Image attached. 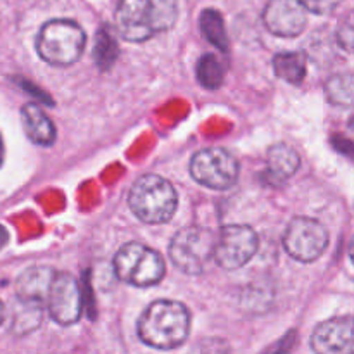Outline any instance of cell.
I'll return each mask as SVG.
<instances>
[{"label":"cell","instance_id":"20","mask_svg":"<svg viewBox=\"0 0 354 354\" xmlns=\"http://www.w3.org/2000/svg\"><path fill=\"white\" fill-rule=\"evenodd\" d=\"M118 55H120V47H118L116 38L113 37L109 28L104 26L97 33L95 47H93V61L100 69H107L113 66Z\"/></svg>","mask_w":354,"mask_h":354},{"label":"cell","instance_id":"6","mask_svg":"<svg viewBox=\"0 0 354 354\" xmlns=\"http://www.w3.org/2000/svg\"><path fill=\"white\" fill-rule=\"evenodd\" d=\"M190 173L196 182L207 189L227 190L237 182L239 162L227 149L207 147L194 154Z\"/></svg>","mask_w":354,"mask_h":354},{"label":"cell","instance_id":"18","mask_svg":"<svg viewBox=\"0 0 354 354\" xmlns=\"http://www.w3.org/2000/svg\"><path fill=\"white\" fill-rule=\"evenodd\" d=\"M327 99L334 106H354V75L353 73H337L325 83Z\"/></svg>","mask_w":354,"mask_h":354},{"label":"cell","instance_id":"14","mask_svg":"<svg viewBox=\"0 0 354 354\" xmlns=\"http://www.w3.org/2000/svg\"><path fill=\"white\" fill-rule=\"evenodd\" d=\"M55 273L57 272L48 266H33V268L24 270L16 280L17 297L47 303Z\"/></svg>","mask_w":354,"mask_h":354},{"label":"cell","instance_id":"26","mask_svg":"<svg viewBox=\"0 0 354 354\" xmlns=\"http://www.w3.org/2000/svg\"><path fill=\"white\" fill-rule=\"evenodd\" d=\"M2 322H3V304L2 301H0V325H2Z\"/></svg>","mask_w":354,"mask_h":354},{"label":"cell","instance_id":"21","mask_svg":"<svg viewBox=\"0 0 354 354\" xmlns=\"http://www.w3.org/2000/svg\"><path fill=\"white\" fill-rule=\"evenodd\" d=\"M223 64L214 54H206L197 62V78L204 88L216 90L223 83Z\"/></svg>","mask_w":354,"mask_h":354},{"label":"cell","instance_id":"7","mask_svg":"<svg viewBox=\"0 0 354 354\" xmlns=\"http://www.w3.org/2000/svg\"><path fill=\"white\" fill-rule=\"evenodd\" d=\"M328 245V232L313 218L297 216L283 234V248L296 261L311 263L320 258Z\"/></svg>","mask_w":354,"mask_h":354},{"label":"cell","instance_id":"13","mask_svg":"<svg viewBox=\"0 0 354 354\" xmlns=\"http://www.w3.org/2000/svg\"><path fill=\"white\" fill-rule=\"evenodd\" d=\"M301 158L290 145L277 144L270 147L266 169L261 173V178L266 185L280 187L299 169Z\"/></svg>","mask_w":354,"mask_h":354},{"label":"cell","instance_id":"9","mask_svg":"<svg viewBox=\"0 0 354 354\" xmlns=\"http://www.w3.org/2000/svg\"><path fill=\"white\" fill-rule=\"evenodd\" d=\"M116 28L123 40L140 44L159 33L154 0H120Z\"/></svg>","mask_w":354,"mask_h":354},{"label":"cell","instance_id":"11","mask_svg":"<svg viewBox=\"0 0 354 354\" xmlns=\"http://www.w3.org/2000/svg\"><path fill=\"white\" fill-rule=\"evenodd\" d=\"M263 23L277 37L294 38L306 28V7L299 0H270L263 10Z\"/></svg>","mask_w":354,"mask_h":354},{"label":"cell","instance_id":"1","mask_svg":"<svg viewBox=\"0 0 354 354\" xmlns=\"http://www.w3.org/2000/svg\"><path fill=\"white\" fill-rule=\"evenodd\" d=\"M137 332L140 341L151 348L175 349L189 337L190 313L178 301H156L140 317Z\"/></svg>","mask_w":354,"mask_h":354},{"label":"cell","instance_id":"12","mask_svg":"<svg viewBox=\"0 0 354 354\" xmlns=\"http://www.w3.org/2000/svg\"><path fill=\"white\" fill-rule=\"evenodd\" d=\"M311 348L320 354L354 353V318L337 317L318 325L311 335Z\"/></svg>","mask_w":354,"mask_h":354},{"label":"cell","instance_id":"24","mask_svg":"<svg viewBox=\"0 0 354 354\" xmlns=\"http://www.w3.org/2000/svg\"><path fill=\"white\" fill-rule=\"evenodd\" d=\"M7 242H9V234H7L6 228H3L2 225H0V249L6 248Z\"/></svg>","mask_w":354,"mask_h":354},{"label":"cell","instance_id":"25","mask_svg":"<svg viewBox=\"0 0 354 354\" xmlns=\"http://www.w3.org/2000/svg\"><path fill=\"white\" fill-rule=\"evenodd\" d=\"M349 256H351V261L354 263V237L351 241V245H349Z\"/></svg>","mask_w":354,"mask_h":354},{"label":"cell","instance_id":"17","mask_svg":"<svg viewBox=\"0 0 354 354\" xmlns=\"http://www.w3.org/2000/svg\"><path fill=\"white\" fill-rule=\"evenodd\" d=\"M273 71L279 78L299 85L306 76V54L304 52H282L273 57Z\"/></svg>","mask_w":354,"mask_h":354},{"label":"cell","instance_id":"10","mask_svg":"<svg viewBox=\"0 0 354 354\" xmlns=\"http://www.w3.org/2000/svg\"><path fill=\"white\" fill-rule=\"evenodd\" d=\"M48 313L57 324L73 325L80 320L83 310L80 283L71 273H55L47 297Z\"/></svg>","mask_w":354,"mask_h":354},{"label":"cell","instance_id":"5","mask_svg":"<svg viewBox=\"0 0 354 354\" xmlns=\"http://www.w3.org/2000/svg\"><path fill=\"white\" fill-rule=\"evenodd\" d=\"M216 237L213 232L201 227L180 230L169 244V258L176 268L187 275H199L211 258H214Z\"/></svg>","mask_w":354,"mask_h":354},{"label":"cell","instance_id":"16","mask_svg":"<svg viewBox=\"0 0 354 354\" xmlns=\"http://www.w3.org/2000/svg\"><path fill=\"white\" fill-rule=\"evenodd\" d=\"M41 320H44V303L17 297L16 303H14L12 324H10L14 334H31V332L40 327Z\"/></svg>","mask_w":354,"mask_h":354},{"label":"cell","instance_id":"22","mask_svg":"<svg viewBox=\"0 0 354 354\" xmlns=\"http://www.w3.org/2000/svg\"><path fill=\"white\" fill-rule=\"evenodd\" d=\"M335 38H337V44L344 50L354 54V10L342 17L337 26V31H335Z\"/></svg>","mask_w":354,"mask_h":354},{"label":"cell","instance_id":"15","mask_svg":"<svg viewBox=\"0 0 354 354\" xmlns=\"http://www.w3.org/2000/svg\"><path fill=\"white\" fill-rule=\"evenodd\" d=\"M21 118H23V127L26 131L28 138L33 144L48 145L54 144L55 140V127L50 121V118L41 111L40 106L37 104H26L21 109Z\"/></svg>","mask_w":354,"mask_h":354},{"label":"cell","instance_id":"23","mask_svg":"<svg viewBox=\"0 0 354 354\" xmlns=\"http://www.w3.org/2000/svg\"><path fill=\"white\" fill-rule=\"evenodd\" d=\"M299 2L303 3V6L306 7V10H310V12L325 16V14L334 12L342 0H299Z\"/></svg>","mask_w":354,"mask_h":354},{"label":"cell","instance_id":"4","mask_svg":"<svg viewBox=\"0 0 354 354\" xmlns=\"http://www.w3.org/2000/svg\"><path fill=\"white\" fill-rule=\"evenodd\" d=\"M118 279L135 287H151L165 279L166 266L161 254L138 242L123 245L114 256Z\"/></svg>","mask_w":354,"mask_h":354},{"label":"cell","instance_id":"8","mask_svg":"<svg viewBox=\"0 0 354 354\" xmlns=\"http://www.w3.org/2000/svg\"><path fill=\"white\" fill-rule=\"evenodd\" d=\"M258 235L248 225H227L216 239L214 259L223 270L242 268L258 251Z\"/></svg>","mask_w":354,"mask_h":354},{"label":"cell","instance_id":"19","mask_svg":"<svg viewBox=\"0 0 354 354\" xmlns=\"http://www.w3.org/2000/svg\"><path fill=\"white\" fill-rule=\"evenodd\" d=\"M199 23H201V31H203L204 37H206L214 47L227 52L228 37H227V30H225V23L221 14L214 9L203 10Z\"/></svg>","mask_w":354,"mask_h":354},{"label":"cell","instance_id":"27","mask_svg":"<svg viewBox=\"0 0 354 354\" xmlns=\"http://www.w3.org/2000/svg\"><path fill=\"white\" fill-rule=\"evenodd\" d=\"M3 159V145H2V138H0V165H2Z\"/></svg>","mask_w":354,"mask_h":354},{"label":"cell","instance_id":"2","mask_svg":"<svg viewBox=\"0 0 354 354\" xmlns=\"http://www.w3.org/2000/svg\"><path fill=\"white\" fill-rule=\"evenodd\" d=\"M128 204L138 220L149 225H159L171 220L178 206V196L168 180L147 173L133 183Z\"/></svg>","mask_w":354,"mask_h":354},{"label":"cell","instance_id":"3","mask_svg":"<svg viewBox=\"0 0 354 354\" xmlns=\"http://www.w3.org/2000/svg\"><path fill=\"white\" fill-rule=\"evenodd\" d=\"M85 44V31L69 19L48 21L37 37L38 55L52 66L75 64L82 57Z\"/></svg>","mask_w":354,"mask_h":354}]
</instances>
